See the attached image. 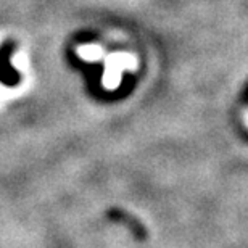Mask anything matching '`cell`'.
<instances>
[{
  "mask_svg": "<svg viewBox=\"0 0 248 248\" xmlns=\"http://www.w3.org/2000/svg\"><path fill=\"white\" fill-rule=\"evenodd\" d=\"M12 46L7 44L0 48V81L7 86H16L19 82V73L10 64V53H12Z\"/></svg>",
  "mask_w": 248,
  "mask_h": 248,
  "instance_id": "obj_1",
  "label": "cell"
}]
</instances>
